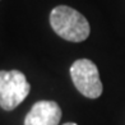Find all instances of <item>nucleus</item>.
Instances as JSON below:
<instances>
[{
	"label": "nucleus",
	"instance_id": "obj_1",
	"mask_svg": "<svg viewBox=\"0 0 125 125\" xmlns=\"http://www.w3.org/2000/svg\"><path fill=\"white\" fill-rule=\"evenodd\" d=\"M50 24L56 35L70 42L84 41L91 32L86 17L68 5H59L51 10Z\"/></svg>",
	"mask_w": 125,
	"mask_h": 125
},
{
	"label": "nucleus",
	"instance_id": "obj_2",
	"mask_svg": "<svg viewBox=\"0 0 125 125\" xmlns=\"http://www.w3.org/2000/svg\"><path fill=\"white\" fill-rule=\"evenodd\" d=\"M31 92V84L19 70H0V106L10 111L19 106Z\"/></svg>",
	"mask_w": 125,
	"mask_h": 125
},
{
	"label": "nucleus",
	"instance_id": "obj_3",
	"mask_svg": "<svg viewBox=\"0 0 125 125\" xmlns=\"http://www.w3.org/2000/svg\"><path fill=\"white\" fill-rule=\"evenodd\" d=\"M70 77L75 88L87 98H98L102 94V82L96 64L89 59H78L70 66Z\"/></svg>",
	"mask_w": 125,
	"mask_h": 125
},
{
	"label": "nucleus",
	"instance_id": "obj_4",
	"mask_svg": "<svg viewBox=\"0 0 125 125\" xmlns=\"http://www.w3.org/2000/svg\"><path fill=\"white\" fill-rule=\"evenodd\" d=\"M61 109L55 101H37L24 117V125H59Z\"/></svg>",
	"mask_w": 125,
	"mask_h": 125
},
{
	"label": "nucleus",
	"instance_id": "obj_5",
	"mask_svg": "<svg viewBox=\"0 0 125 125\" xmlns=\"http://www.w3.org/2000/svg\"><path fill=\"white\" fill-rule=\"evenodd\" d=\"M64 125H78V124H75V123H65Z\"/></svg>",
	"mask_w": 125,
	"mask_h": 125
}]
</instances>
